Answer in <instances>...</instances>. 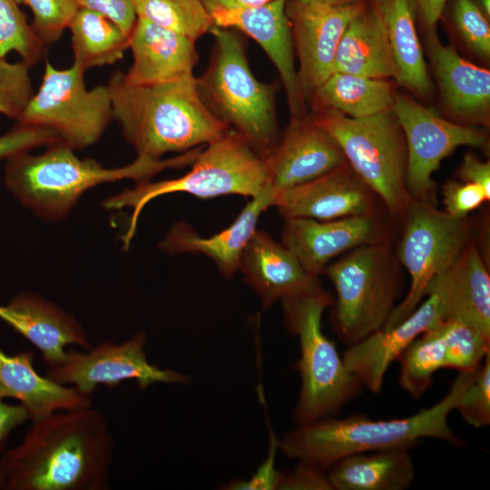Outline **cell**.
I'll return each instance as SVG.
<instances>
[{
	"instance_id": "1",
	"label": "cell",
	"mask_w": 490,
	"mask_h": 490,
	"mask_svg": "<svg viewBox=\"0 0 490 490\" xmlns=\"http://www.w3.org/2000/svg\"><path fill=\"white\" fill-rule=\"evenodd\" d=\"M23 441L5 451L7 490H107L114 453L106 416L92 406L32 421Z\"/></svg>"
},
{
	"instance_id": "2",
	"label": "cell",
	"mask_w": 490,
	"mask_h": 490,
	"mask_svg": "<svg viewBox=\"0 0 490 490\" xmlns=\"http://www.w3.org/2000/svg\"><path fill=\"white\" fill-rule=\"evenodd\" d=\"M122 73L115 72L107 85L113 120L137 156L160 160L208 144L230 129L203 103L194 75L132 85Z\"/></svg>"
},
{
	"instance_id": "3",
	"label": "cell",
	"mask_w": 490,
	"mask_h": 490,
	"mask_svg": "<svg viewBox=\"0 0 490 490\" xmlns=\"http://www.w3.org/2000/svg\"><path fill=\"white\" fill-rule=\"evenodd\" d=\"M476 369L459 372L443 398L409 416L385 420L362 414L326 417L298 426L279 441L278 446L289 458L328 469L349 455L395 447L411 449L426 437L463 446L464 441L449 426L448 416Z\"/></svg>"
},
{
	"instance_id": "4",
	"label": "cell",
	"mask_w": 490,
	"mask_h": 490,
	"mask_svg": "<svg viewBox=\"0 0 490 490\" xmlns=\"http://www.w3.org/2000/svg\"><path fill=\"white\" fill-rule=\"evenodd\" d=\"M200 151L197 147L168 160L137 156L131 164L112 169L93 159H81L73 148L57 142L47 146L41 154L24 152L6 160L5 184L37 216L60 220L89 189L122 179L146 181L165 169L192 163Z\"/></svg>"
},
{
	"instance_id": "5",
	"label": "cell",
	"mask_w": 490,
	"mask_h": 490,
	"mask_svg": "<svg viewBox=\"0 0 490 490\" xmlns=\"http://www.w3.org/2000/svg\"><path fill=\"white\" fill-rule=\"evenodd\" d=\"M209 66L197 78L200 95L230 129L265 157L278 142L276 89L252 74L244 44L234 29L213 26Z\"/></svg>"
},
{
	"instance_id": "6",
	"label": "cell",
	"mask_w": 490,
	"mask_h": 490,
	"mask_svg": "<svg viewBox=\"0 0 490 490\" xmlns=\"http://www.w3.org/2000/svg\"><path fill=\"white\" fill-rule=\"evenodd\" d=\"M281 303L286 327L299 338L300 346L296 368L301 388L293 421L302 426L335 416L364 387L322 331V315L333 303L332 297L321 288L283 299Z\"/></svg>"
},
{
	"instance_id": "7",
	"label": "cell",
	"mask_w": 490,
	"mask_h": 490,
	"mask_svg": "<svg viewBox=\"0 0 490 490\" xmlns=\"http://www.w3.org/2000/svg\"><path fill=\"white\" fill-rule=\"evenodd\" d=\"M268 186L265 159L240 134L229 129L201 149L184 175L172 180L139 181L103 202L106 210H132L122 237L128 249L136 230L140 213L152 200L169 193L186 192L200 198L236 194L254 197Z\"/></svg>"
},
{
	"instance_id": "8",
	"label": "cell",
	"mask_w": 490,
	"mask_h": 490,
	"mask_svg": "<svg viewBox=\"0 0 490 490\" xmlns=\"http://www.w3.org/2000/svg\"><path fill=\"white\" fill-rule=\"evenodd\" d=\"M337 299L333 327L348 347L380 331L402 290L399 261L387 242L357 247L324 270Z\"/></svg>"
},
{
	"instance_id": "9",
	"label": "cell",
	"mask_w": 490,
	"mask_h": 490,
	"mask_svg": "<svg viewBox=\"0 0 490 490\" xmlns=\"http://www.w3.org/2000/svg\"><path fill=\"white\" fill-rule=\"evenodd\" d=\"M311 119L336 141L348 164L390 215L402 219L412 198L405 178L407 143L392 110L364 118L321 110Z\"/></svg>"
},
{
	"instance_id": "10",
	"label": "cell",
	"mask_w": 490,
	"mask_h": 490,
	"mask_svg": "<svg viewBox=\"0 0 490 490\" xmlns=\"http://www.w3.org/2000/svg\"><path fill=\"white\" fill-rule=\"evenodd\" d=\"M402 219L405 222L396 256L410 276V286L381 330L393 328L415 310L472 240L467 217L450 216L435 203L412 200Z\"/></svg>"
},
{
	"instance_id": "11",
	"label": "cell",
	"mask_w": 490,
	"mask_h": 490,
	"mask_svg": "<svg viewBox=\"0 0 490 490\" xmlns=\"http://www.w3.org/2000/svg\"><path fill=\"white\" fill-rule=\"evenodd\" d=\"M84 70L77 64L58 69L45 62L42 83L17 122L54 130L74 151L98 142L113 120L107 84L89 90Z\"/></svg>"
},
{
	"instance_id": "12",
	"label": "cell",
	"mask_w": 490,
	"mask_h": 490,
	"mask_svg": "<svg viewBox=\"0 0 490 490\" xmlns=\"http://www.w3.org/2000/svg\"><path fill=\"white\" fill-rule=\"evenodd\" d=\"M456 264L431 287L425 300L393 328L380 330L348 347L342 358L347 368L373 393L382 387L389 366L422 333L459 312V287Z\"/></svg>"
},
{
	"instance_id": "13",
	"label": "cell",
	"mask_w": 490,
	"mask_h": 490,
	"mask_svg": "<svg viewBox=\"0 0 490 490\" xmlns=\"http://www.w3.org/2000/svg\"><path fill=\"white\" fill-rule=\"evenodd\" d=\"M407 143L406 185L412 200L434 201L433 173L460 146L483 147L485 133L475 127L441 118L405 95H396L391 108Z\"/></svg>"
},
{
	"instance_id": "14",
	"label": "cell",
	"mask_w": 490,
	"mask_h": 490,
	"mask_svg": "<svg viewBox=\"0 0 490 490\" xmlns=\"http://www.w3.org/2000/svg\"><path fill=\"white\" fill-rule=\"evenodd\" d=\"M146 336L137 333L122 343L103 342L85 352L68 350L65 359L48 368L46 376L90 397L99 386L113 387L127 379L141 388L155 383L184 384L186 375L151 364L144 352Z\"/></svg>"
},
{
	"instance_id": "15",
	"label": "cell",
	"mask_w": 490,
	"mask_h": 490,
	"mask_svg": "<svg viewBox=\"0 0 490 490\" xmlns=\"http://www.w3.org/2000/svg\"><path fill=\"white\" fill-rule=\"evenodd\" d=\"M215 26L240 31L255 40L278 70L292 117L302 116L304 99L294 64L287 0L247 5L238 0H201Z\"/></svg>"
},
{
	"instance_id": "16",
	"label": "cell",
	"mask_w": 490,
	"mask_h": 490,
	"mask_svg": "<svg viewBox=\"0 0 490 490\" xmlns=\"http://www.w3.org/2000/svg\"><path fill=\"white\" fill-rule=\"evenodd\" d=\"M358 2L342 6L287 0L288 17L299 69L297 72L304 102L333 73L340 38L354 15L363 6Z\"/></svg>"
},
{
	"instance_id": "17",
	"label": "cell",
	"mask_w": 490,
	"mask_h": 490,
	"mask_svg": "<svg viewBox=\"0 0 490 490\" xmlns=\"http://www.w3.org/2000/svg\"><path fill=\"white\" fill-rule=\"evenodd\" d=\"M284 219L281 243L315 277L323 274L334 258L362 245L387 240L384 224L376 213L330 220Z\"/></svg>"
},
{
	"instance_id": "18",
	"label": "cell",
	"mask_w": 490,
	"mask_h": 490,
	"mask_svg": "<svg viewBox=\"0 0 490 490\" xmlns=\"http://www.w3.org/2000/svg\"><path fill=\"white\" fill-rule=\"evenodd\" d=\"M268 185L274 194L348 164L336 141L309 118L292 117L264 157Z\"/></svg>"
},
{
	"instance_id": "19",
	"label": "cell",
	"mask_w": 490,
	"mask_h": 490,
	"mask_svg": "<svg viewBox=\"0 0 490 490\" xmlns=\"http://www.w3.org/2000/svg\"><path fill=\"white\" fill-rule=\"evenodd\" d=\"M377 197L347 164L308 182L276 192L273 206L284 218L330 220L376 213Z\"/></svg>"
},
{
	"instance_id": "20",
	"label": "cell",
	"mask_w": 490,
	"mask_h": 490,
	"mask_svg": "<svg viewBox=\"0 0 490 490\" xmlns=\"http://www.w3.org/2000/svg\"><path fill=\"white\" fill-rule=\"evenodd\" d=\"M0 319L31 342L50 367L61 364L68 345L93 347L82 324L56 304L34 293H21L0 304Z\"/></svg>"
},
{
	"instance_id": "21",
	"label": "cell",
	"mask_w": 490,
	"mask_h": 490,
	"mask_svg": "<svg viewBox=\"0 0 490 490\" xmlns=\"http://www.w3.org/2000/svg\"><path fill=\"white\" fill-rule=\"evenodd\" d=\"M132 64L124 81L132 85L163 83L194 75L195 41L137 18L128 35Z\"/></svg>"
},
{
	"instance_id": "22",
	"label": "cell",
	"mask_w": 490,
	"mask_h": 490,
	"mask_svg": "<svg viewBox=\"0 0 490 490\" xmlns=\"http://www.w3.org/2000/svg\"><path fill=\"white\" fill-rule=\"evenodd\" d=\"M239 270L264 308L322 288L318 277L309 274L288 248L263 230H256L247 244Z\"/></svg>"
},
{
	"instance_id": "23",
	"label": "cell",
	"mask_w": 490,
	"mask_h": 490,
	"mask_svg": "<svg viewBox=\"0 0 490 490\" xmlns=\"http://www.w3.org/2000/svg\"><path fill=\"white\" fill-rule=\"evenodd\" d=\"M274 192L266 186L252 197L227 229L211 237H201L187 223H175L160 248L171 254L201 253L212 260L220 273L230 279L239 270L240 257L255 233L260 214L273 206Z\"/></svg>"
},
{
	"instance_id": "24",
	"label": "cell",
	"mask_w": 490,
	"mask_h": 490,
	"mask_svg": "<svg viewBox=\"0 0 490 490\" xmlns=\"http://www.w3.org/2000/svg\"><path fill=\"white\" fill-rule=\"evenodd\" d=\"M31 350L8 355L0 348V400L16 399L35 421L62 410L92 406L90 397L76 388L41 376L34 367Z\"/></svg>"
},
{
	"instance_id": "25",
	"label": "cell",
	"mask_w": 490,
	"mask_h": 490,
	"mask_svg": "<svg viewBox=\"0 0 490 490\" xmlns=\"http://www.w3.org/2000/svg\"><path fill=\"white\" fill-rule=\"evenodd\" d=\"M427 47L443 102L451 115L467 122L485 121L490 105L489 70L441 44L436 31L428 33Z\"/></svg>"
},
{
	"instance_id": "26",
	"label": "cell",
	"mask_w": 490,
	"mask_h": 490,
	"mask_svg": "<svg viewBox=\"0 0 490 490\" xmlns=\"http://www.w3.org/2000/svg\"><path fill=\"white\" fill-rule=\"evenodd\" d=\"M334 72L378 79L396 77L387 28L376 4H364L347 25L336 52Z\"/></svg>"
},
{
	"instance_id": "27",
	"label": "cell",
	"mask_w": 490,
	"mask_h": 490,
	"mask_svg": "<svg viewBox=\"0 0 490 490\" xmlns=\"http://www.w3.org/2000/svg\"><path fill=\"white\" fill-rule=\"evenodd\" d=\"M409 448L395 447L347 456L328 469L333 490H406L415 479Z\"/></svg>"
},
{
	"instance_id": "28",
	"label": "cell",
	"mask_w": 490,
	"mask_h": 490,
	"mask_svg": "<svg viewBox=\"0 0 490 490\" xmlns=\"http://www.w3.org/2000/svg\"><path fill=\"white\" fill-rule=\"evenodd\" d=\"M375 4L387 28L396 81L418 95H426L431 82L416 26V0H376Z\"/></svg>"
},
{
	"instance_id": "29",
	"label": "cell",
	"mask_w": 490,
	"mask_h": 490,
	"mask_svg": "<svg viewBox=\"0 0 490 490\" xmlns=\"http://www.w3.org/2000/svg\"><path fill=\"white\" fill-rule=\"evenodd\" d=\"M395 94L387 79L332 73L313 93L315 111L332 110L351 118H364L390 110Z\"/></svg>"
},
{
	"instance_id": "30",
	"label": "cell",
	"mask_w": 490,
	"mask_h": 490,
	"mask_svg": "<svg viewBox=\"0 0 490 490\" xmlns=\"http://www.w3.org/2000/svg\"><path fill=\"white\" fill-rule=\"evenodd\" d=\"M68 29L72 35L74 63L84 71L112 65L128 49V35L100 13L80 7Z\"/></svg>"
},
{
	"instance_id": "31",
	"label": "cell",
	"mask_w": 490,
	"mask_h": 490,
	"mask_svg": "<svg viewBox=\"0 0 490 490\" xmlns=\"http://www.w3.org/2000/svg\"><path fill=\"white\" fill-rule=\"evenodd\" d=\"M446 321L422 333L397 359L400 362V387L415 400L429 388L434 374L446 368Z\"/></svg>"
},
{
	"instance_id": "32",
	"label": "cell",
	"mask_w": 490,
	"mask_h": 490,
	"mask_svg": "<svg viewBox=\"0 0 490 490\" xmlns=\"http://www.w3.org/2000/svg\"><path fill=\"white\" fill-rule=\"evenodd\" d=\"M459 315L490 336V276L478 247L472 240L456 261Z\"/></svg>"
},
{
	"instance_id": "33",
	"label": "cell",
	"mask_w": 490,
	"mask_h": 490,
	"mask_svg": "<svg viewBox=\"0 0 490 490\" xmlns=\"http://www.w3.org/2000/svg\"><path fill=\"white\" fill-rule=\"evenodd\" d=\"M134 5L137 18L195 42L214 26L201 0H135Z\"/></svg>"
},
{
	"instance_id": "34",
	"label": "cell",
	"mask_w": 490,
	"mask_h": 490,
	"mask_svg": "<svg viewBox=\"0 0 490 490\" xmlns=\"http://www.w3.org/2000/svg\"><path fill=\"white\" fill-rule=\"evenodd\" d=\"M446 368L476 369L490 351V336L460 318L445 322Z\"/></svg>"
},
{
	"instance_id": "35",
	"label": "cell",
	"mask_w": 490,
	"mask_h": 490,
	"mask_svg": "<svg viewBox=\"0 0 490 490\" xmlns=\"http://www.w3.org/2000/svg\"><path fill=\"white\" fill-rule=\"evenodd\" d=\"M44 49L17 0H0V57L16 52L32 67L41 60Z\"/></svg>"
},
{
	"instance_id": "36",
	"label": "cell",
	"mask_w": 490,
	"mask_h": 490,
	"mask_svg": "<svg viewBox=\"0 0 490 490\" xmlns=\"http://www.w3.org/2000/svg\"><path fill=\"white\" fill-rule=\"evenodd\" d=\"M17 3L31 10V26L45 47L60 40L80 9L78 0H17Z\"/></svg>"
},
{
	"instance_id": "37",
	"label": "cell",
	"mask_w": 490,
	"mask_h": 490,
	"mask_svg": "<svg viewBox=\"0 0 490 490\" xmlns=\"http://www.w3.org/2000/svg\"><path fill=\"white\" fill-rule=\"evenodd\" d=\"M30 66L23 61L12 63L0 57V113L16 120L34 94Z\"/></svg>"
},
{
	"instance_id": "38",
	"label": "cell",
	"mask_w": 490,
	"mask_h": 490,
	"mask_svg": "<svg viewBox=\"0 0 490 490\" xmlns=\"http://www.w3.org/2000/svg\"><path fill=\"white\" fill-rule=\"evenodd\" d=\"M455 410L475 428L490 424V351L458 399Z\"/></svg>"
},
{
	"instance_id": "39",
	"label": "cell",
	"mask_w": 490,
	"mask_h": 490,
	"mask_svg": "<svg viewBox=\"0 0 490 490\" xmlns=\"http://www.w3.org/2000/svg\"><path fill=\"white\" fill-rule=\"evenodd\" d=\"M454 20L467 45L479 56L490 55V27L486 16L474 0H456Z\"/></svg>"
},
{
	"instance_id": "40",
	"label": "cell",
	"mask_w": 490,
	"mask_h": 490,
	"mask_svg": "<svg viewBox=\"0 0 490 490\" xmlns=\"http://www.w3.org/2000/svg\"><path fill=\"white\" fill-rule=\"evenodd\" d=\"M60 142L57 133L49 128L16 123L0 135V160H8L31 150Z\"/></svg>"
},
{
	"instance_id": "41",
	"label": "cell",
	"mask_w": 490,
	"mask_h": 490,
	"mask_svg": "<svg viewBox=\"0 0 490 490\" xmlns=\"http://www.w3.org/2000/svg\"><path fill=\"white\" fill-rule=\"evenodd\" d=\"M445 211L456 218H465L489 201L490 194L475 183L449 181L443 187Z\"/></svg>"
},
{
	"instance_id": "42",
	"label": "cell",
	"mask_w": 490,
	"mask_h": 490,
	"mask_svg": "<svg viewBox=\"0 0 490 490\" xmlns=\"http://www.w3.org/2000/svg\"><path fill=\"white\" fill-rule=\"evenodd\" d=\"M277 489L282 490H333L327 469L299 461L289 473H281Z\"/></svg>"
},
{
	"instance_id": "43",
	"label": "cell",
	"mask_w": 490,
	"mask_h": 490,
	"mask_svg": "<svg viewBox=\"0 0 490 490\" xmlns=\"http://www.w3.org/2000/svg\"><path fill=\"white\" fill-rule=\"evenodd\" d=\"M134 2L135 0H78L80 7L102 14L127 35L137 19Z\"/></svg>"
},
{
	"instance_id": "44",
	"label": "cell",
	"mask_w": 490,
	"mask_h": 490,
	"mask_svg": "<svg viewBox=\"0 0 490 490\" xmlns=\"http://www.w3.org/2000/svg\"><path fill=\"white\" fill-rule=\"evenodd\" d=\"M279 446V441L271 436L270 451L268 457L258 468L256 473L248 481H239L230 484L228 489H245V490H270L277 489L281 476V473L275 469V457Z\"/></svg>"
},
{
	"instance_id": "45",
	"label": "cell",
	"mask_w": 490,
	"mask_h": 490,
	"mask_svg": "<svg viewBox=\"0 0 490 490\" xmlns=\"http://www.w3.org/2000/svg\"><path fill=\"white\" fill-rule=\"evenodd\" d=\"M462 181L482 186L490 194V163L482 162L471 153H467L458 171Z\"/></svg>"
},
{
	"instance_id": "46",
	"label": "cell",
	"mask_w": 490,
	"mask_h": 490,
	"mask_svg": "<svg viewBox=\"0 0 490 490\" xmlns=\"http://www.w3.org/2000/svg\"><path fill=\"white\" fill-rule=\"evenodd\" d=\"M27 410L21 405H9L0 400V452L4 449L11 432L29 420Z\"/></svg>"
},
{
	"instance_id": "47",
	"label": "cell",
	"mask_w": 490,
	"mask_h": 490,
	"mask_svg": "<svg viewBox=\"0 0 490 490\" xmlns=\"http://www.w3.org/2000/svg\"><path fill=\"white\" fill-rule=\"evenodd\" d=\"M447 0H416V11L427 33L435 32Z\"/></svg>"
},
{
	"instance_id": "48",
	"label": "cell",
	"mask_w": 490,
	"mask_h": 490,
	"mask_svg": "<svg viewBox=\"0 0 490 490\" xmlns=\"http://www.w3.org/2000/svg\"><path fill=\"white\" fill-rule=\"evenodd\" d=\"M301 2L309 3V4H318L329 6H342L358 2H362V0H299Z\"/></svg>"
},
{
	"instance_id": "49",
	"label": "cell",
	"mask_w": 490,
	"mask_h": 490,
	"mask_svg": "<svg viewBox=\"0 0 490 490\" xmlns=\"http://www.w3.org/2000/svg\"><path fill=\"white\" fill-rule=\"evenodd\" d=\"M478 6L485 14V15L489 18L490 15V0H479Z\"/></svg>"
},
{
	"instance_id": "50",
	"label": "cell",
	"mask_w": 490,
	"mask_h": 490,
	"mask_svg": "<svg viewBox=\"0 0 490 490\" xmlns=\"http://www.w3.org/2000/svg\"><path fill=\"white\" fill-rule=\"evenodd\" d=\"M240 3L247 5H261L274 0H238Z\"/></svg>"
},
{
	"instance_id": "51",
	"label": "cell",
	"mask_w": 490,
	"mask_h": 490,
	"mask_svg": "<svg viewBox=\"0 0 490 490\" xmlns=\"http://www.w3.org/2000/svg\"><path fill=\"white\" fill-rule=\"evenodd\" d=\"M0 489H4V483L1 476H0Z\"/></svg>"
}]
</instances>
